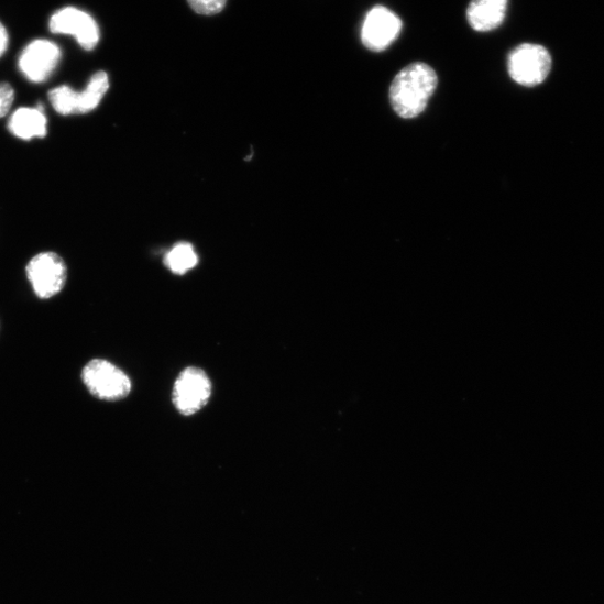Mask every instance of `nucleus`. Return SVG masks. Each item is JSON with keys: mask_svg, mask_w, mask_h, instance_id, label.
<instances>
[{"mask_svg": "<svg viewBox=\"0 0 604 604\" xmlns=\"http://www.w3.org/2000/svg\"><path fill=\"white\" fill-rule=\"evenodd\" d=\"M437 86L438 77L430 65L413 63L400 70L391 85L392 108L402 118H416L426 110Z\"/></svg>", "mask_w": 604, "mask_h": 604, "instance_id": "obj_1", "label": "nucleus"}, {"mask_svg": "<svg viewBox=\"0 0 604 604\" xmlns=\"http://www.w3.org/2000/svg\"><path fill=\"white\" fill-rule=\"evenodd\" d=\"M552 69L549 51L539 44L524 43L508 56V74L518 85L535 87L543 84Z\"/></svg>", "mask_w": 604, "mask_h": 604, "instance_id": "obj_2", "label": "nucleus"}, {"mask_svg": "<svg viewBox=\"0 0 604 604\" xmlns=\"http://www.w3.org/2000/svg\"><path fill=\"white\" fill-rule=\"evenodd\" d=\"M109 85L108 75L99 72L91 77L85 91L77 92L69 86H61L48 92V100L58 114H86L99 106Z\"/></svg>", "mask_w": 604, "mask_h": 604, "instance_id": "obj_3", "label": "nucleus"}, {"mask_svg": "<svg viewBox=\"0 0 604 604\" xmlns=\"http://www.w3.org/2000/svg\"><path fill=\"white\" fill-rule=\"evenodd\" d=\"M83 381L88 391L102 400H120L131 392L128 375L106 360L90 361L83 370Z\"/></svg>", "mask_w": 604, "mask_h": 604, "instance_id": "obj_4", "label": "nucleus"}, {"mask_svg": "<svg viewBox=\"0 0 604 604\" xmlns=\"http://www.w3.org/2000/svg\"><path fill=\"white\" fill-rule=\"evenodd\" d=\"M26 275L35 295L46 300L64 289L67 282V266L57 253L42 252L28 263Z\"/></svg>", "mask_w": 604, "mask_h": 604, "instance_id": "obj_5", "label": "nucleus"}, {"mask_svg": "<svg viewBox=\"0 0 604 604\" xmlns=\"http://www.w3.org/2000/svg\"><path fill=\"white\" fill-rule=\"evenodd\" d=\"M211 395L212 383L208 374L198 367H187L175 382L173 403L180 415L189 417L204 409Z\"/></svg>", "mask_w": 604, "mask_h": 604, "instance_id": "obj_6", "label": "nucleus"}, {"mask_svg": "<svg viewBox=\"0 0 604 604\" xmlns=\"http://www.w3.org/2000/svg\"><path fill=\"white\" fill-rule=\"evenodd\" d=\"M48 28L53 34L75 36L87 51L94 50L100 40V30L95 19L77 8L69 7L55 12Z\"/></svg>", "mask_w": 604, "mask_h": 604, "instance_id": "obj_7", "label": "nucleus"}, {"mask_svg": "<svg viewBox=\"0 0 604 604\" xmlns=\"http://www.w3.org/2000/svg\"><path fill=\"white\" fill-rule=\"evenodd\" d=\"M61 57L62 52L55 43L47 40H35L23 50L19 67L28 80L42 84L53 75Z\"/></svg>", "mask_w": 604, "mask_h": 604, "instance_id": "obj_8", "label": "nucleus"}, {"mask_svg": "<svg viewBox=\"0 0 604 604\" xmlns=\"http://www.w3.org/2000/svg\"><path fill=\"white\" fill-rule=\"evenodd\" d=\"M400 19L384 7L373 8L363 22L362 42L364 46L374 52L386 50L402 31Z\"/></svg>", "mask_w": 604, "mask_h": 604, "instance_id": "obj_9", "label": "nucleus"}, {"mask_svg": "<svg viewBox=\"0 0 604 604\" xmlns=\"http://www.w3.org/2000/svg\"><path fill=\"white\" fill-rule=\"evenodd\" d=\"M508 0H472L466 10L470 26L477 32L498 29L506 17Z\"/></svg>", "mask_w": 604, "mask_h": 604, "instance_id": "obj_10", "label": "nucleus"}, {"mask_svg": "<svg viewBox=\"0 0 604 604\" xmlns=\"http://www.w3.org/2000/svg\"><path fill=\"white\" fill-rule=\"evenodd\" d=\"M9 129L15 138L23 141L45 139L47 119L37 108H20L11 117Z\"/></svg>", "mask_w": 604, "mask_h": 604, "instance_id": "obj_11", "label": "nucleus"}, {"mask_svg": "<svg viewBox=\"0 0 604 604\" xmlns=\"http://www.w3.org/2000/svg\"><path fill=\"white\" fill-rule=\"evenodd\" d=\"M166 264L176 275H184L197 264V255L191 245H176L166 256Z\"/></svg>", "mask_w": 604, "mask_h": 604, "instance_id": "obj_12", "label": "nucleus"}, {"mask_svg": "<svg viewBox=\"0 0 604 604\" xmlns=\"http://www.w3.org/2000/svg\"><path fill=\"white\" fill-rule=\"evenodd\" d=\"M191 10L199 15H216L221 13L228 0H187Z\"/></svg>", "mask_w": 604, "mask_h": 604, "instance_id": "obj_13", "label": "nucleus"}, {"mask_svg": "<svg viewBox=\"0 0 604 604\" xmlns=\"http://www.w3.org/2000/svg\"><path fill=\"white\" fill-rule=\"evenodd\" d=\"M15 100V91L10 84H0V118L9 114Z\"/></svg>", "mask_w": 604, "mask_h": 604, "instance_id": "obj_14", "label": "nucleus"}, {"mask_svg": "<svg viewBox=\"0 0 604 604\" xmlns=\"http://www.w3.org/2000/svg\"><path fill=\"white\" fill-rule=\"evenodd\" d=\"M9 43L10 37L8 30L2 23H0V56H2L7 52Z\"/></svg>", "mask_w": 604, "mask_h": 604, "instance_id": "obj_15", "label": "nucleus"}]
</instances>
